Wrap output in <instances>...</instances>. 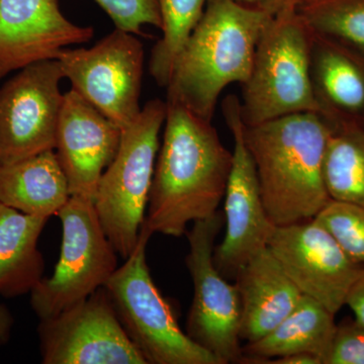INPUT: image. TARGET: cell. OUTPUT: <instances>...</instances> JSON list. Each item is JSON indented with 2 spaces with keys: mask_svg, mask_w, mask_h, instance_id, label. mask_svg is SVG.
<instances>
[{
  "mask_svg": "<svg viewBox=\"0 0 364 364\" xmlns=\"http://www.w3.org/2000/svg\"><path fill=\"white\" fill-rule=\"evenodd\" d=\"M232 158L212 122L167 98L161 147L141 229L181 237L189 223L217 213Z\"/></svg>",
  "mask_w": 364,
  "mask_h": 364,
  "instance_id": "obj_1",
  "label": "cell"
},
{
  "mask_svg": "<svg viewBox=\"0 0 364 364\" xmlns=\"http://www.w3.org/2000/svg\"><path fill=\"white\" fill-rule=\"evenodd\" d=\"M330 133L317 112L244 127L265 212L274 226L310 221L329 202L324 158Z\"/></svg>",
  "mask_w": 364,
  "mask_h": 364,
  "instance_id": "obj_2",
  "label": "cell"
},
{
  "mask_svg": "<svg viewBox=\"0 0 364 364\" xmlns=\"http://www.w3.org/2000/svg\"><path fill=\"white\" fill-rule=\"evenodd\" d=\"M270 18L260 7L236 0H207L174 62L167 98L212 122L222 91L232 83L247 82L256 46Z\"/></svg>",
  "mask_w": 364,
  "mask_h": 364,
  "instance_id": "obj_3",
  "label": "cell"
},
{
  "mask_svg": "<svg viewBox=\"0 0 364 364\" xmlns=\"http://www.w3.org/2000/svg\"><path fill=\"white\" fill-rule=\"evenodd\" d=\"M311 32L296 9L282 11L267 21L243 85L241 114L245 126L317 112L311 80Z\"/></svg>",
  "mask_w": 364,
  "mask_h": 364,
  "instance_id": "obj_4",
  "label": "cell"
},
{
  "mask_svg": "<svg viewBox=\"0 0 364 364\" xmlns=\"http://www.w3.org/2000/svg\"><path fill=\"white\" fill-rule=\"evenodd\" d=\"M165 117L166 102L150 100L122 130L116 157L93 200L105 233L124 259L135 250L145 220Z\"/></svg>",
  "mask_w": 364,
  "mask_h": 364,
  "instance_id": "obj_5",
  "label": "cell"
},
{
  "mask_svg": "<svg viewBox=\"0 0 364 364\" xmlns=\"http://www.w3.org/2000/svg\"><path fill=\"white\" fill-rule=\"evenodd\" d=\"M141 229L134 252L105 284L124 331L148 364H221L182 331L171 306L151 277Z\"/></svg>",
  "mask_w": 364,
  "mask_h": 364,
  "instance_id": "obj_6",
  "label": "cell"
},
{
  "mask_svg": "<svg viewBox=\"0 0 364 364\" xmlns=\"http://www.w3.org/2000/svg\"><path fill=\"white\" fill-rule=\"evenodd\" d=\"M60 257L49 279L31 291V306L40 320L52 318L105 287L117 268V254L105 233L92 200L71 196L59 210Z\"/></svg>",
  "mask_w": 364,
  "mask_h": 364,
  "instance_id": "obj_7",
  "label": "cell"
},
{
  "mask_svg": "<svg viewBox=\"0 0 364 364\" xmlns=\"http://www.w3.org/2000/svg\"><path fill=\"white\" fill-rule=\"evenodd\" d=\"M224 225V213L218 210L196 221L191 231H186L189 252L186 262L193 282L186 334L220 363H240V294L214 262L215 240Z\"/></svg>",
  "mask_w": 364,
  "mask_h": 364,
  "instance_id": "obj_8",
  "label": "cell"
},
{
  "mask_svg": "<svg viewBox=\"0 0 364 364\" xmlns=\"http://www.w3.org/2000/svg\"><path fill=\"white\" fill-rule=\"evenodd\" d=\"M57 59L72 90L121 130L138 117L144 47L135 33L116 28L92 47L63 50Z\"/></svg>",
  "mask_w": 364,
  "mask_h": 364,
  "instance_id": "obj_9",
  "label": "cell"
},
{
  "mask_svg": "<svg viewBox=\"0 0 364 364\" xmlns=\"http://www.w3.org/2000/svg\"><path fill=\"white\" fill-rule=\"evenodd\" d=\"M58 59L20 69L0 87V164L54 150L64 95Z\"/></svg>",
  "mask_w": 364,
  "mask_h": 364,
  "instance_id": "obj_10",
  "label": "cell"
},
{
  "mask_svg": "<svg viewBox=\"0 0 364 364\" xmlns=\"http://www.w3.org/2000/svg\"><path fill=\"white\" fill-rule=\"evenodd\" d=\"M45 364H148L124 331L105 287L38 327Z\"/></svg>",
  "mask_w": 364,
  "mask_h": 364,
  "instance_id": "obj_11",
  "label": "cell"
},
{
  "mask_svg": "<svg viewBox=\"0 0 364 364\" xmlns=\"http://www.w3.org/2000/svg\"><path fill=\"white\" fill-rule=\"evenodd\" d=\"M223 116L234 140L232 166L225 193L226 232L215 247V267L227 279H235L254 253L267 247L274 225L268 219L261 196L255 164L244 136L240 100L225 98Z\"/></svg>",
  "mask_w": 364,
  "mask_h": 364,
  "instance_id": "obj_12",
  "label": "cell"
},
{
  "mask_svg": "<svg viewBox=\"0 0 364 364\" xmlns=\"http://www.w3.org/2000/svg\"><path fill=\"white\" fill-rule=\"evenodd\" d=\"M267 248L301 294L334 315L364 269L313 219L273 227Z\"/></svg>",
  "mask_w": 364,
  "mask_h": 364,
  "instance_id": "obj_13",
  "label": "cell"
},
{
  "mask_svg": "<svg viewBox=\"0 0 364 364\" xmlns=\"http://www.w3.org/2000/svg\"><path fill=\"white\" fill-rule=\"evenodd\" d=\"M122 130L75 90L64 93L55 152L71 196L95 200L100 178L116 157Z\"/></svg>",
  "mask_w": 364,
  "mask_h": 364,
  "instance_id": "obj_14",
  "label": "cell"
},
{
  "mask_svg": "<svg viewBox=\"0 0 364 364\" xmlns=\"http://www.w3.org/2000/svg\"><path fill=\"white\" fill-rule=\"evenodd\" d=\"M93 33L90 26L69 21L58 0H0V79L35 62L57 59Z\"/></svg>",
  "mask_w": 364,
  "mask_h": 364,
  "instance_id": "obj_15",
  "label": "cell"
},
{
  "mask_svg": "<svg viewBox=\"0 0 364 364\" xmlns=\"http://www.w3.org/2000/svg\"><path fill=\"white\" fill-rule=\"evenodd\" d=\"M310 69L318 114L329 126L364 128L363 55L312 32Z\"/></svg>",
  "mask_w": 364,
  "mask_h": 364,
  "instance_id": "obj_16",
  "label": "cell"
},
{
  "mask_svg": "<svg viewBox=\"0 0 364 364\" xmlns=\"http://www.w3.org/2000/svg\"><path fill=\"white\" fill-rule=\"evenodd\" d=\"M241 299V341H256L274 329L303 294L267 247L254 253L237 272Z\"/></svg>",
  "mask_w": 364,
  "mask_h": 364,
  "instance_id": "obj_17",
  "label": "cell"
},
{
  "mask_svg": "<svg viewBox=\"0 0 364 364\" xmlns=\"http://www.w3.org/2000/svg\"><path fill=\"white\" fill-rule=\"evenodd\" d=\"M70 198L68 181L55 150L0 164V203L50 219Z\"/></svg>",
  "mask_w": 364,
  "mask_h": 364,
  "instance_id": "obj_18",
  "label": "cell"
},
{
  "mask_svg": "<svg viewBox=\"0 0 364 364\" xmlns=\"http://www.w3.org/2000/svg\"><path fill=\"white\" fill-rule=\"evenodd\" d=\"M335 315L303 296L298 305L262 338L242 347L240 363H256L294 353H311L324 364L336 330Z\"/></svg>",
  "mask_w": 364,
  "mask_h": 364,
  "instance_id": "obj_19",
  "label": "cell"
},
{
  "mask_svg": "<svg viewBox=\"0 0 364 364\" xmlns=\"http://www.w3.org/2000/svg\"><path fill=\"white\" fill-rule=\"evenodd\" d=\"M48 221L0 203V294L4 298L31 294L43 279L45 262L38 242Z\"/></svg>",
  "mask_w": 364,
  "mask_h": 364,
  "instance_id": "obj_20",
  "label": "cell"
},
{
  "mask_svg": "<svg viewBox=\"0 0 364 364\" xmlns=\"http://www.w3.org/2000/svg\"><path fill=\"white\" fill-rule=\"evenodd\" d=\"M324 181L330 198L364 208V128L332 127L326 147Z\"/></svg>",
  "mask_w": 364,
  "mask_h": 364,
  "instance_id": "obj_21",
  "label": "cell"
},
{
  "mask_svg": "<svg viewBox=\"0 0 364 364\" xmlns=\"http://www.w3.org/2000/svg\"><path fill=\"white\" fill-rule=\"evenodd\" d=\"M161 39L151 52L149 70L158 85L166 87L179 52L202 18L207 0H158Z\"/></svg>",
  "mask_w": 364,
  "mask_h": 364,
  "instance_id": "obj_22",
  "label": "cell"
},
{
  "mask_svg": "<svg viewBox=\"0 0 364 364\" xmlns=\"http://www.w3.org/2000/svg\"><path fill=\"white\" fill-rule=\"evenodd\" d=\"M296 11L313 33L364 56V0H301Z\"/></svg>",
  "mask_w": 364,
  "mask_h": 364,
  "instance_id": "obj_23",
  "label": "cell"
},
{
  "mask_svg": "<svg viewBox=\"0 0 364 364\" xmlns=\"http://www.w3.org/2000/svg\"><path fill=\"white\" fill-rule=\"evenodd\" d=\"M354 262L364 267V208L332 200L314 218Z\"/></svg>",
  "mask_w": 364,
  "mask_h": 364,
  "instance_id": "obj_24",
  "label": "cell"
},
{
  "mask_svg": "<svg viewBox=\"0 0 364 364\" xmlns=\"http://www.w3.org/2000/svg\"><path fill=\"white\" fill-rule=\"evenodd\" d=\"M119 30L141 35L144 26L161 28L158 0H95Z\"/></svg>",
  "mask_w": 364,
  "mask_h": 364,
  "instance_id": "obj_25",
  "label": "cell"
},
{
  "mask_svg": "<svg viewBox=\"0 0 364 364\" xmlns=\"http://www.w3.org/2000/svg\"><path fill=\"white\" fill-rule=\"evenodd\" d=\"M324 364H364V326L355 318L337 325Z\"/></svg>",
  "mask_w": 364,
  "mask_h": 364,
  "instance_id": "obj_26",
  "label": "cell"
},
{
  "mask_svg": "<svg viewBox=\"0 0 364 364\" xmlns=\"http://www.w3.org/2000/svg\"><path fill=\"white\" fill-rule=\"evenodd\" d=\"M345 305L350 308L354 318L364 326V269L352 284L350 291L347 294Z\"/></svg>",
  "mask_w": 364,
  "mask_h": 364,
  "instance_id": "obj_27",
  "label": "cell"
},
{
  "mask_svg": "<svg viewBox=\"0 0 364 364\" xmlns=\"http://www.w3.org/2000/svg\"><path fill=\"white\" fill-rule=\"evenodd\" d=\"M258 364H322V361L314 354L294 353L267 359V360L260 361Z\"/></svg>",
  "mask_w": 364,
  "mask_h": 364,
  "instance_id": "obj_28",
  "label": "cell"
},
{
  "mask_svg": "<svg viewBox=\"0 0 364 364\" xmlns=\"http://www.w3.org/2000/svg\"><path fill=\"white\" fill-rule=\"evenodd\" d=\"M301 1V0H261L258 7L267 11L270 16H275L282 11L296 9Z\"/></svg>",
  "mask_w": 364,
  "mask_h": 364,
  "instance_id": "obj_29",
  "label": "cell"
},
{
  "mask_svg": "<svg viewBox=\"0 0 364 364\" xmlns=\"http://www.w3.org/2000/svg\"><path fill=\"white\" fill-rule=\"evenodd\" d=\"M14 317L6 306L0 304V346L9 343L14 327Z\"/></svg>",
  "mask_w": 364,
  "mask_h": 364,
  "instance_id": "obj_30",
  "label": "cell"
},
{
  "mask_svg": "<svg viewBox=\"0 0 364 364\" xmlns=\"http://www.w3.org/2000/svg\"><path fill=\"white\" fill-rule=\"evenodd\" d=\"M236 1L240 2V4H247V6H259L261 0H236Z\"/></svg>",
  "mask_w": 364,
  "mask_h": 364,
  "instance_id": "obj_31",
  "label": "cell"
}]
</instances>
